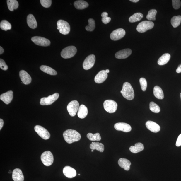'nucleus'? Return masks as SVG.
I'll return each mask as SVG.
<instances>
[{
  "label": "nucleus",
  "mask_w": 181,
  "mask_h": 181,
  "mask_svg": "<svg viewBox=\"0 0 181 181\" xmlns=\"http://www.w3.org/2000/svg\"><path fill=\"white\" fill-rule=\"evenodd\" d=\"M63 135L64 140L69 144L78 141L81 139L80 134L75 130H66L64 132Z\"/></svg>",
  "instance_id": "obj_1"
},
{
  "label": "nucleus",
  "mask_w": 181,
  "mask_h": 181,
  "mask_svg": "<svg viewBox=\"0 0 181 181\" xmlns=\"http://www.w3.org/2000/svg\"><path fill=\"white\" fill-rule=\"evenodd\" d=\"M120 92L123 96L128 100H132L134 98L133 88L130 83L128 82H125L124 83Z\"/></svg>",
  "instance_id": "obj_2"
},
{
  "label": "nucleus",
  "mask_w": 181,
  "mask_h": 181,
  "mask_svg": "<svg viewBox=\"0 0 181 181\" xmlns=\"http://www.w3.org/2000/svg\"><path fill=\"white\" fill-rule=\"evenodd\" d=\"M57 29L60 33L66 35L68 34L70 31V26L68 22L64 20H60L57 23Z\"/></svg>",
  "instance_id": "obj_3"
},
{
  "label": "nucleus",
  "mask_w": 181,
  "mask_h": 181,
  "mask_svg": "<svg viewBox=\"0 0 181 181\" xmlns=\"http://www.w3.org/2000/svg\"><path fill=\"white\" fill-rule=\"evenodd\" d=\"M77 49L75 46H71L65 48L61 52V57L65 59L73 57L77 52Z\"/></svg>",
  "instance_id": "obj_4"
},
{
  "label": "nucleus",
  "mask_w": 181,
  "mask_h": 181,
  "mask_svg": "<svg viewBox=\"0 0 181 181\" xmlns=\"http://www.w3.org/2000/svg\"><path fill=\"white\" fill-rule=\"evenodd\" d=\"M41 159L43 163L47 166L52 165L54 161L53 155L49 151L43 152L41 155Z\"/></svg>",
  "instance_id": "obj_5"
},
{
  "label": "nucleus",
  "mask_w": 181,
  "mask_h": 181,
  "mask_svg": "<svg viewBox=\"0 0 181 181\" xmlns=\"http://www.w3.org/2000/svg\"><path fill=\"white\" fill-rule=\"evenodd\" d=\"M154 23L150 21H145L139 23L136 28L137 31L140 33H144L148 30L151 29L154 26Z\"/></svg>",
  "instance_id": "obj_6"
},
{
  "label": "nucleus",
  "mask_w": 181,
  "mask_h": 181,
  "mask_svg": "<svg viewBox=\"0 0 181 181\" xmlns=\"http://www.w3.org/2000/svg\"><path fill=\"white\" fill-rule=\"evenodd\" d=\"M103 106L104 109L107 112L111 113L115 112L118 105L115 101L111 100H107L104 102Z\"/></svg>",
  "instance_id": "obj_7"
},
{
  "label": "nucleus",
  "mask_w": 181,
  "mask_h": 181,
  "mask_svg": "<svg viewBox=\"0 0 181 181\" xmlns=\"http://www.w3.org/2000/svg\"><path fill=\"white\" fill-rule=\"evenodd\" d=\"M59 94L57 93L50 95L47 97H43L40 99V103L42 105H51L59 98Z\"/></svg>",
  "instance_id": "obj_8"
},
{
  "label": "nucleus",
  "mask_w": 181,
  "mask_h": 181,
  "mask_svg": "<svg viewBox=\"0 0 181 181\" xmlns=\"http://www.w3.org/2000/svg\"><path fill=\"white\" fill-rule=\"evenodd\" d=\"M34 130L38 135L44 140H47L50 138V133L43 127L39 125H36L34 127Z\"/></svg>",
  "instance_id": "obj_9"
},
{
  "label": "nucleus",
  "mask_w": 181,
  "mask_h": 181,
  "mask_svg": "<svg viewBox=\"0 0 181 181\" xmlns=\"http://www.w3.org/2000/svg\"><path fill=\"white\" fill-rule=\"evenodd\" d=\"M79 107V104L76 100H73L69 103L67 107V110L71 117H74L78 112Z\"/></svg>",
  "instance_id": "obj_10"
},
{
  "label": "nucleus",
  "mask_w": 181,
  "mask_h": 181,
  "mask_svg": "<svg viewBox=\"0 0 181 181\" xmlns=\"http://www.w3.org/2000/svg\"><path fill=\"white\" fill-rule=\"evenodd\" d=\"M95 60L96 57L95 55L91 54L88 56L83 62V69L87 70L92 68L94 66Z\"/></svg>",
  "instance_id": "obj_11"
},
{
  "label": "nucleus",
  "mask_w": 181,
  "mask_h": 181,
  "mask_svg": "<svg viewBox=\"0 0 181 181\" xmlns=\"http://www.w3.org/2000/svg\"><path fill=\"white\" fill-rule=\"evenodd\" d=\"M31 40L36 45L42 46H47L50 44L48 39L40 36H34L31 38Z\"/></svg>",
  "instance_id": "obj_12"
},
{
  "label": "nucleus",
  "mask_w": 181,
  "mask_h": 181,
  "mask_svg": "<svg viewBox=\"0 0 181 181\" xmlns=\"http://www.w3.org/2000/svg\"><path fill=\"white\" fill-rule=\"evenodd\" d=\"M126 33V31L124 29H118L114 30L111 33L110 38L112 40L117 41L123 38Z\"/></svg>",
  "instance_id": "obj_13"
},
{
  "label": "nucleus",
  "mask_w": 181,
  "mask_h": 181,
  "mask_svg": "<svg viewBox=\"0 0 181 181\" xmlns=\"http://www.w3.org/2000/svg\"><path fill=\"white\" fill-rule=\"evenodd\" d=\"M115 128L118 131H122L124 132H129L132 130V127L129 124L124 122H118L115 124Z\"/></svg>",
  "instance_id": "obj_14"
},
{
  "label": "nucleus",
  "mask_w": 181,
  "mask_h": 181,
  "mask_svg": "<svg viewBox=\"0 0 181 181\" xmlns=\"http://www.w3.org/2000/svg\"><path fill=\"white\" fill-rule=\"evenodd\" d=\"M132 53V50L130 49H126L119 51L115 53V56L117 59H126Z\"/></svg>",
  "instance_id": "obj_15"
},
{
  "label": "nucleus",
  "mask_w": 181,
  "mask_h": 181,
  "mask_svg": "<svg viewBox=\"0 0 181 181\" xmlns=\"http://www.w3.org/2000/svg\"><path fill=\"white\" fill-rule=\"evenodd\" d=\"M20 77L24 84L28 85L31 83L32 78L28 73L24 70H21L19 73Z\"/></svg>",
  "instance_id": "obj_16"
},
{
  "label": "nucleus",
  "mask_w": 181,
  "mask_h": 181,
  "mask_svg": "<svg viewBox=\"0 0 181 181\" xmlns=\"http://www.w3.org/2000/svg\"><path fill=\"white\" fill-rule=\"evenodd\" d=\"M108 74L106 71H101L95 76V82L98 83H103L106 80Z\"/></svg>",
  "instance_id": "obj_17"
},
{
  "label": "nucleus",
  "mask_w": 181,
  "mask_h": 181,
  "mask_svg": "<svg viewBox=\"0 0 181 181\" xmlns=\"http://www.w3.org/2000/svg\"><path fill=\"white\" fill-rule=\"evenodd\" d=\"M13 97V92L10 90L1 95L0 99L6 104H10L12 100Z\"/></svg>",
  "instance_id": "obj_18"
},
{
  "label": "nucleus",
  "mask_w": 181,
  "mask_h": 181,
  "mask_svg": "<svg viewBox=\"0 0 181 181\" xmlns=\"http://www.w3.org/2000/svg\"><path fill=\"white\" fill-rule=\"evenodd\" d=\"M146 126L147 128L153 133H157L160 130V127L158 124L151 121L146 122Z\"/></svg>",
  "instance_id": "obj_19"
},
{
  "label": "nucleus",
  "mask_w": 181,
  "mask_h": 181,
  "mask_svg": "<svg viewBox=\"0 0 181 181\" xmlns=\"http://www.w3.org/2000/svg\"><path fill=\"white\" fill-rule=\"evenodd\" d=\"M64 175L69 178H73L75 177L76 175L75 169L69 166H66L63 169Z\"/></svg>",
  "instance_id": "obj_20"
},
{
  "label": "nucleus",
  "mask_w": 181,
  "mask_h": 181,
  "mask_svg": "<svg viewBox=\"0 0 181 181\" xmlns=\"http://www.w3.org/2000/svg\"><path fill=\"white\" fill-rule=\"evenodd\" d=\"M12 178L14 181H24V176L22 172L19 168H16L12 173Z\"/></svg>",
  "instance_id": "obj_21"
},
{
  "label": "nucleus",
  "mask_w": 181,
  "mask_h": 181,
  "mask_svg": "<svg viewBox=\"0 0 181 181\" xmlns=\"http://www.w3.org/2000/svg\"><path fill=\"white\" fill-rule=\"evenodd\" d=\"M27 22L28 25L32 29H35L37 26L36 20L33 15L29 14L27 16Z\"/></svg>",
  "instance_id": "obj_22"
},
{
  "label": "nucleus",
  "mask_w": 181,
  "mask_h": 181,
  "mask_svg": "<svg viewBox=\"0 0 181 181\" xmlns=\"http://www.w3.org/2000/svg\"><path fill=\"white\" fill-rule=\"evenodd\" d=\"M118 164L121 168H124L125 170L129 171L131 164V162L127 159L122 158L119 160Z\"/></svg>",
  "instance_id": "obj_23"
},
{
  "label": "nucleus",
  "mask_w": 181,
  "mask_h": 181,
  "mask_svg": "<svg viewBox=\"0 0 181 181\" xmlns=\"http://www.w3.org/2000/svg\"><path fill=\"white\" fill-rule=\"evenodd\" d=\"M88 112V110L87 107L82 104L79 107L78 112V117L81 119H83L86 117Z\"/></svg>",
  "instance_id": "obj_24"
},
{
  "label": "nucleus",
  "mask_w": 181,
  "mask_h": 181,
  "mask_svg": "<svg viewBox=\"0 0 181 181\" xmlns=\"http://www.w3.org/2000/svg\"><path fill=\"white\" fill-rule=\"evenodd\" d=\"M170 55L168 53H165L158 60V64L160 66H163L168 63L170 59Z\"/></svg>",
  "instance_id": "obj_25"
},
{
  "label": "nucleus",
  "mask_w": 181,
  "mask_h": 181,
  "mask_svg": "<svg viewBox=\"0 0 181 181\" xmlns=\"http://www.w3.org/2000/svg\"><path fill=\"white\" fill-rule=\"evenodd\" d=\"M74 6L78 10H83L87 8L89 6V4L85 1L79 0L74 2Z\"/></svg>",
  "instance_id": "obj_26"
},
{
  "label": "nucleus",
  "mask_w": 181,
  "mask_h": 181,
  "mask_svg": "<svg viewBox=\"0 0 181 181\" xmlns=\"http://www.w3.org/2000/svg\"><path fill=\"white\" fill-rule=\"evenodd\" d=\"M144 148L143 145L141 143H138L135 144V146H131L129 148V150L134 153H137L142 151Z\"/></svg>",
  "instance_id": "obj_27"
},
{
  "label": "nucleus",
  "mask_w": 181,
  "mask_h": 181,
  "mask_svg": "<svg viewBox=\"0 0 181 181\" xmlns=\"http://www.w3.org/2000/svg\"><path fill=\"white\" fill-rule=\"evenodd\" d=\"M153 93L154 96L157 99H162L164 98L163 90L158 86H155L154 88Z\"/></svg>",
  "instance_id": "obj_28"
},
{
  "label": "nucleus",
  "mask_w": 181,
  "mask_h": 181,
  "mask_svg": "<svg viewBox=\"0 0 181 181\" xmlns=\"http://www.w3.org/2000/svg\"><path fill=\"white\" fill-rule=\"evenodd\" d=\"M90 148L92 150L96 149L99 151L103 152L104 150V145L103 144L98 142H92L90 145Z\"/></svg>",
  "instance_id": "obj_29"
},
{
  "label": "nucleus",
  "mask_w": 181,
  "mask_h": 181,
  "mask_svg": "<svg viewBox=\"0 0 181 181\" xmlns=\"http://www.w3.org/2000/svg\"><path fill=\"white\" fill-rule=\"evenodd\" d=\"M40 69L44 72L47 73L49 74V75L54 76L56 75L57 74L56 71L51 68V67L47 66L45 65L41 66L40 67Z\"/></svg>",
  "instance_id": "obj_30"
},
{
  "label": "nucleus",
  "mask_w": 181,
  "mask_h": 181,
  "mask_svg": "<svg viewBox=\"0 0 181 181\" xmlns=\"http://www.w3.org/2000/svg\"><path fill=\"white\" fill-rule=\"evenodd\" d=\"M8 8L11 11H13L14 10H16L18 8V3L16 0H7V1Z\"/></svg>",
  "instance_id": "obj_31"
},
{
  "label": "nucleus",
  "mask_w": 181,
  "mask_h": 181,
  "mask_svg": "<svg viewBox=\"0 0 181 181\" xmlns=\"http://www.w3.org/2000/svg\"><path fill=\"white\" fill-rule=\"evenodd\" d=\"M143 17L142 13H137L134 14L129 17V21L131 23L139 21L141 20Z\"/></svg>",
  "instance_id": "obj_32"
},
{
  "label": "nucleus",
  "mask_w": 181,
  "mask_h": 181,
  "mask_svg": "<svg viewBox=\"0 0 181 181\" xmlns=\"http://www.w3.org/2000/svg\"><path fill=\"white\" fill-rule=\"evenodd\" d=\"M181 22V16H174L172 18L171 23L172 25L174 28L177 27L180 25Z\"/></svg>",
  "instance_id": "obj_33"
},
{
  "label": "nucleus",
  "mask_w": 181,
  "mask_h": 181,
  "mask_svg": "<svg viewBox=\"0 0 181 181\" xmlns=\"http://www.w3.org/2000/svg\"><path fill=\"white\" fill-rule=\"evenodd\" d=\"M0 28L2 30L7 31L8 30L11 29V25L8 21L4 20L2 21L1 23H0Z\"/></svg>",
  "instance_id": "obj_34"
},
{
  "label": "nucleus",
  "mask_w": 181,
  "mask_h": 181,
  "mask_svg": "<svg viewBox=\"0 0 181 181\" xmlns=\"http://www.w3.org/2000/svg\"><path fill=\"white\" fill-rule=\"evenodd\" d=\"M87 137L90 141H100L101 140V136L99 133L93 134L89 133L87 134Z\"/></svg>",
  "instance_id": "obj_35"
},
{
  "label": "nucleus",
  "mask_w": 181,
  "mask_h": 181,
  "mask_svg": "<svg viewBox=\"0 0 181 181\" xmlns=\"http://www.w3.org/2000/svg\"><path fill=\"white\" fill-rule=\"evenodd\" d=\"M89 24L85 27V29L87 31H93L95 28V20L93 18H90L88 20Z\"/></svg>",
  "instance_id": "obj_36"
},
{
  "label": "nucleus",
  "mask_w": 181,
  "mask_h": 181,
  "mask_svg": "<svg viewBox=\"0 0 181 181\" xmlns=\"http://www.w3.org/2000/svg\"><path fill=\"white\" fill-rule=\"evenodd\" d=\"M157 11L155 9H152L148 11L146 18L149 20L155 21L156 20V16Z\"/></svg>",
  "instance_id": "obj_37"
},
{
  "label": "nucleus",
  "mask_w": 181,
  "mask_h": 181,
  "mask_svg": "<svg viewBox=\"0 0 181 181\" xmlns=\"http://www.w3.org/2000/svg\"><path fill=\"white\" fill-rule=\"evenodd\" d=\"M150 110L152 112L155 113H158L160 111L159 106L153 102H151L150 103Z\"/></svg>",
  "instance_id": "obj_38"
},
{
  "label": "nucleus",
  "mask_w": 181,
  "mask_h": 181,
  "mask_svg": "<svg viewBox=\"0 0 181 181\" xmlns=\"http://www.w3.org/2000/svg\"><path fill=\"white\" fill-rule=\"evenodd\" d=\"M108 14L106 12H104L101 14L102 21L104 24H107L110 22L111 20V18L108 17Z\"/></svg>",
  "instance_id": "obj_39"
},
{
  "label": "nucleus",
  "mask_w": 181,
  "mask_h": 181,
  "mask_svg": "<svg viewBox=\"0 0 181 181\" xmlns=\"http://www.w3.org/2000/svg\"><path fill=\"white\" fill-rule=\"evenodd\" d=\"M140 83L141 90L143 91H145L147 86V81L145 78H141L140 79Z\"/></svg>",
  "instance_id": "obj_40"
},
{
  "label": "nucleus",
  "mask_w": 181,
  "mask_h": 181,
  "mask_svg": "<svg viewBox=\"0 0 181 181\" xmlns=\"http://www.w3.org/2000/svg\"><path fill=\"white\" fill-rule=\"evenodd\" d=\"M40 2L41 5L45 8L50 7L52 4L51 0H40Z\"/></svg>",
  "instance_id": "obj_41"
},
{
  "label": "nucleus",
  "mask_w": 181,
  "mask_h": 181,
  "mask_svg": "<svg viewBox=\"0 0 181 181\" xmlns=\"http://www.w3.org/2000/svg\"><path fill=\"white\" fill-rule=\"evenodd\" d=\"M172 4L173 7L175 10L180 8L181 6V2L180 0H173Z\"/></svg>",
  "instance_id": "obj_42"
},
{
  "label": "nucleus",
  "mask_w": 181,
  "mask_h": 181,
  "mask_svg": "<svg viewBox=\"0 0 181 181\" xmlns=\"http://www.w3.org/2000/svg\"><path fill=\"white\" fill-rule=\"evenodd\" d=\"M0 68L4 71L7 70L8 68V66L6 64L5 61L1 59H0Z\"/></svg>",
  "instance_id": "obj_43"
},
{
  "label": "nucleus",
  "mask_w": 181,
  "mask_h": 181,
  "mask_svg": "<svg viewBox=\"0 0 181 181\" xmlns=\"http://www.w3.org/2000/svg\"><path fill=\"white\" fill-rule=\"evenodd\" d=\"M176 145L177 147H180L181 146V134L178 136L176 143Z\"/></svg>",
  "instance_id": "obj_44"
},
{
  "label": "nucleus",
  "mask_w": 181,
  "mask_h": 181,
  "mask_svg": "<svg viewBox=\"0 0 181 181\" xmlns=\"http://www.w3.org/2000/svg\"><path fill=\"white\" fill-rule=\"evenodd\" d=\"M4 124V122L3 119H0V130H1L2 127H3Z\"/></svg>",
  "instance_id": "obj_45"
},
{
  "label": "nucleus",
  "mask_w": 181,
  "mask_h": 181,
  "mask_svg": "<svg viewBox=\"0 0 181 181\" xmlns=\"http://www.w3.org/2000/svg\"><path fill=\"white\" fill-rule=\"evenodd\" d=\"M176 72L178 73H181V64L180 65H179L177 69L176 70Z\"/></svg>",
  "instance_id": "obj_46"
},
{
  "label": "nucleus",
  "mask_w": 181,
  "mask_h": 181,
  "mask_svg": "<svg viewBox=\"0 0 181 181\" xmlns=\"http://www.w3.org/2000/svg\"><path fill=\"white\" fill-rule=\"evenodd\" d=\"M4 50L3 47H1V46L0 47V54L1 55L4 53Z\"/></svg>",
  "instance_id": "obj_47"
},
{
  "label": "nucleus",
  "mask_w": 181,
  "mask_h": 181,
  "mask_svg": "<svg viewBox=\"0 0 181 181\" xmlns=\"http://www.w3.org/2000/svg\"><path fill=\"white\" fill-rule=\"evenodd\" d=\"M130 1L133 2V3H136L139 1V0H130Z\"/></svg>",
  "instance_id": "obj_48"
},
{
  "label": "nucleus",
  "mask_w": 181,
  "mask_h": 181,
  "mask_svg": "<svg viewBox=\"0 0 181 181\" xmlns=\"http://www.w3.org/2000/svg\"><path fill=\"white\" fill-rule=\"evenodd\" d=\"M105 71H106V73H108L109 72H110V70H109V69H106Z\"/></svg>",
  "instance_id": "obj_49"
},
{
  "label": "nucleus",
  "mask_w": 181,
  "mask_h": 181,
  "mask_svg": "<svg viewBox=\"0 0 181 181\" xmlns=\"http://www.w3.org/2000/svg\"><path fill=\"white\" fill-rule=\"evenodd\" d=\"M94 151V150H91V152H93Z\"/></svg>",
  "instance_id": "obj_50"
},
{
  "label": "nucleus",
  "mask_w": 181,
  "mask_h": 181,
  "mask_svg": "<svg viewBox=\"0 0 181 181\" xmlns=\"http://www.w3.org/2000/svg\"><path fill=\"white\" fill-rule=\"evenodd\" d=\"M180 97H181V94H180Z\"/></svg>",
  "instance_id": "obj_51"
}]
</instances>
